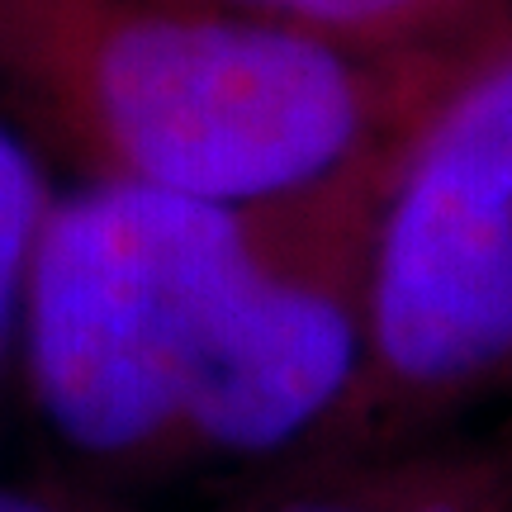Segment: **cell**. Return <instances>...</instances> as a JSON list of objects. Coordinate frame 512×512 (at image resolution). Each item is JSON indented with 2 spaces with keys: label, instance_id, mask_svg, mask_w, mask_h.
<instances>
[{
  "label": "cell",
  "instance_id": "obj_6",
  "mask_svg": "<svg viewBox=\"0 0 512 512\" xmlns=\"http://www.w3.org/2000/svg\"><path fill=\"white\" fill-rule=\"evenodd\" d=\"M0 512H72V508L48 498L43 489H24V484H5L0 479Z\"/></svg>",
  "mask_w": 512,
  "mask_h": 512
},
{
  "label": "cell",
  "instance_id": "obj_1",
  "mask_svg": "<svg viewBox=\"0 0 512 512\" xmlns=\"http://www.w3.org/2000/svg\"><path fill=\"white\" fill-rule=\"evenodd\" d=\"M399 143L332 185L228 209L95 181L43 219L24 294V380L76 460L128 465L190 446L266 456L342 399L366 351L347 271L370 238Z\"/></svg>",
  "mask_w": 512,
  "mask_h": 512
},
{
  "label": "cell",
  "instance_id": "obj_5",
  "mask_svg": "<svg viewBox=\"0 0 512 512\" xmlns=\"http://www.w3.org/2000/svg\"><path fill=\"white\" fill-rule=\"evenodd\" d=\"M48 209L53 204L43 195L34 157L0 128V361L24 328V294Z\"/></svg>",
  "mask_w": 512,
  "mask_h": 512
},
{
  "label": "cell",
  "instance_id": "obj_7",
  "mask_svg": "<svg viewBox=\"0 0 512 512\" xmlns=\"http://www.w3.org/2000/svg\"><path fill=\"white\" fill-rule=\"evenodd\" d=\"M271 512H380V508H356V503H280Z\"/></svg>",
  "mask_w": 512,
  "mask_h": 512
},
{
  "label": "cell",
  "instance_id": "obj_2",
  "mask_svg": "<svg viewBox=\"0 0 512 512\" xmlns=\"http://www.w3.org/2000/svg\"><path fill=\"white\" fill-rule=\"evenodd\" d=\"M479 57L370 62L209 0H67L53 86L100 181L266 209L399 143Z\"/></svg>",
  "mask_w": 512,
  "mask_h": 512
},
{
  "label": "cell",
  "instance_id": "obj_3",
  "mask_svg": "<svg viewBox=\"0 0 512 512\" xmlns=\"http://www.w3.org/2000/svg\"><path fill=\"white\" fill-rule=\"evenodd\" d=\"M366 351L403 389L512 366V38L408 133L366 266Z\"/></svg>",
  "mask_w": 512,
  "mask_h": 512
},
{
  "label": "cell",
  "instance_id": "obj_4",
  "mask_svg": "<svg viewBox=\"0 0 512 512\" xmlns=\"http://www.w3.org/2000/svg\"><path fill=\"white\" fill-rule=\"evenodd\" d=\"M290 24L370 62L479 57L512 34V0H209Z\"/></svg>",
  "mask_w": 512,
  "mask_h": 512
}]
</instances>
